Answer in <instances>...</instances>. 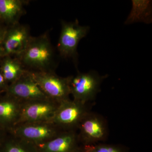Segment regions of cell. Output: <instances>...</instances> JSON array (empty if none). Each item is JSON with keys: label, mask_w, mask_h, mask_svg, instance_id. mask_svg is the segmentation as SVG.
Instances as JSON below:
<instances>
[{"label": "cell", "mask_w": 152, "mask_h": 152, "mask_svg": "<svg viewBox=\"0 0 152 152\" xmlns=\"http://www.w3.org/2000/svg\"><path fill=\"white\" fill-rule=\"evenodd\" d=\"M55 52L48 33L32 37L26 48L15 57L25 69L33 72H55Z\"/></svg>", "instance_id": "1"}, {"label": "cell", "mask_w": 152, "mask_h": 152, "mask_svg": "<svg viewBox=\"0 0 152 152\" xmlns=\"http://www.w3.org/2000/svg\"><path fill=\"white\" fill-rule=\"evenodd\" d=\"M69 77L70 91L74 100L87 103L96 99L102 83L107 76L100 75L96 72L91 71L78 72L75 75Z\"/></svg>", "instance_id": "2"}, {"label": "cell", "mask_w": 152, "mask_h": 152, "mask_svg": "<svg viewBox=\"0 0 152 152\" xmlns=\"http://www.w3.org/2000/svg\"><path fill=\"white\" fill-rule=\"evenodd\" d=\"M89 104L71 99L64 101L59 104L50 122L61 131H77L84 117L91 111Z\"/></svg>", "instance_id": "3"}, {"label": "cell", "mask_w": 152, "mask_h": 152, "mask_svg": "<svg viewBox=\"0 0 152 152\" xmlns=\"http://www.w3.org/2000/svg\"><path fill=\"white\" fill-rule=\"evenodd\" d=\"M28 71L50 99L59 104L70 99L69 76L63 77L55 72Z\"/></svg>", "instance_id": "4"}, {"label": "cell", "mask_w": 152, "mask_h": 152, "mask_svg": "<svg viewBox=\"0 0 152 152\" xmlns=\"http://www.w3.org/2000/svg\"><path fill=\"white\" fill-rule=\"evenodd\" d=\"M77 130L79 142L82 146L103 142L108 137V126L105 119L91 111L84 117Z\"/></svg>", "instance_id": "5"}, {"label": "cell", "mask_w": 152, "mask_h": 152, "mask_svg": "<svg viewBox=\"0 0 152 152\" xmlns=\"http://www.w3.org/2000/svg\"><path fill=\"white\" fill-rule=\"evenodd\" d=\"M61 132L51 122L47 121L19 124L9 133L38 145L54 138Z\"/></svg>", "instance_id": "6"}, {"label": "cell", "mask_w": 152, "mask_h": 152, "mask_svg": "<svg viewBox=\"0 0 152 152\" xmlns=\"http://www.w3.org/2000/svg\"><path fill=\"white\" fill-rule=\"evenodd\" d=\"M89 27L79 25L76 20L75 22H61V30L57 48L61 56L64 58L76 60L77 56V48L79 42L86 36Z\"/></svg>", "instance_id": "7"}, {"label": "cell", "mask_w": 152, "mask_h": 152, "mask_svg": "<svg viewBox=\"0 0 152 152\" xmlns=\"http://www.w3.org/2000/svg\"><path fill=\"white\" fill-rule=\"evenodd\" d=\"M31 37L26 25L19 23L7 26L1 47V58L18 57L26 48Z\"/></svg>", "instance_id": "8"}, {"label": "cell", "mask_w": 152, "mask_h": 152, "mask_svg": "<svg viewBox=\"0 0 152 152\" xmlns=\"http://www.w3.org/2000/svg\"><path fill=\"white\" fill-rule=\"evenodd\" d=\"M59 104L49 99L22 102L18 124L50 121Z\"/></svg>", "instance_id": "9"}, {"label": "cell", "mask_w": 152, "mask_h": 152, "mask_svg": "<svg viewBox=\"0 0 152 152\" xmlns=\"http://www.w3.org/2000/svg\"><path fill=\"white\" fill-rule=\"evenodd\" d=\"M5 94L22 102L49 99L26 70L20 78L9 85Z\"/></svg>", "instance_id": "10"}, {"label": "cell", "mask_w": 152, "mask_h": 152, "mask_svg": "<svg viewBox=\"0 0 152 152\" xmlns=\"http://www.w3.org/2000/svg\"><path fill=\"white\" fill-rule=\"evenodd\" d=\"M39 152H82L77 131H62L55 137L37 145Z\"/></svg>", "instance_id": "11"}, {"label": "cell", "mask_w": 152, "mask_h": 152, "mask_svg": "<svg viewBox=\"0 0 152 152\" xmlns=\"http://www.w3.org/2000/svg\"><path fill=\"white\" fill-rule=\"evenodd\" d=\"M22 102L7 94L0 97V126L9 133L18 124Z\"/></svg>", "instance_id": "12"}, {"label": "cell", "mask_w": 152, "mask_h": 152, "mask_svg": "<svg viewBox=\"0 0 152 152\" xmlns=\"http://www.w3.org/2000/svg\"><path fill=\"white\" fill-rule=\"evenodd\" d=\"M28 1L0 0V20L7 25V26L19 23L22 15L26 12L25 7Z\"/></svg>", "instance_id": "13"}, {"label": "cell", "mask_w": 152, "mask_h": 152, "mask_svg": "<svg viewBox=\"0 0 152 152\" xmlns=\"http://www.w3.org/2000/svg\"><path fill=\"white\" fill-rule=\"evenodd\" d=\"M3 58L1 63L0 71L6 81L10 85L20 78L24 74L26 70L15 57H6Z\"/></svg>", "instance_id": "14"}, {"label": "cell", "mask_w": 152, "mask_h": 152, "mask_svg": "<svg viewBox=\"0 0 152 152\" xmlns=\"http://www.w3.org/2000/svg\"><path fill=\"white\" fill-rule=\"evenodd\" d=\"M0 152H39L34 144L9 134L0 144Z\"/></svg>", "instance_id": "15"}, {"label": "cell", "mask_w": 152, "mask_h": 152, "mask_svg": "<svg viewBox=\"0 0 152 152\" xmlns=\"http://www.w3.org/2000/svg\"><path fill=\"white\" fill-rule=\"evenodd\" d=\"M82 152H130L127 147L120 144L101 142L83 146Z\"/></svg>", "instance_id": "16"}, {"label": "cell", "mask_w": 152, "mask_h": 152, "mask_svg": "<svg viewBox=\"0 0 152 152\" xmlns=\"http://www.w3.org/2000/svg\"><path fill=\"white\" fill-rule=\"evenodd\" d=\"M9 85V84L6 81L1 72L0 71V93H5Z\"/></svg>", "instance_id": "17"}, {"label": "cell", "mask_w": 152, "mask_h": 152, "mask_svg": "<svg viewBox=\"0 0 152 152\" xmlns=\"http://www.w3.org/2000/svg\"><path fill=\"white\" fill-rule=\"evenodd\" d=\"M9 134L7 131L0 126V144L5 139Z\"/></svg>", "instance_id": "18"}, {"label": "cell", "mask_w": 152, "mask_h": 152, "mask_svg": "<svg viewBox=\"0 0 152 152\" xmlns=\"http://www.w3.org/2000/svg\"><path fill=\"white\" fill-rule=\"evenodd\" d=\"M6 27L7 26H4L0 24V58H1V47L2 43L3 38H4V35L5 32Z\"/></svg>", "instance_id": "19"}]
</instances>
